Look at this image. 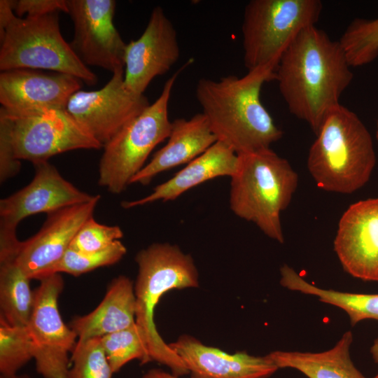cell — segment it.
<instances>
[{
    "label": "cell",
    "mask_w": 378,
    "mask_h": 378,
    "mask_svg": "<svg viewBox=\"0 0 378 378\" xmlns=\"http://www.w3.org/2000/svg\"><path fill=\"white\" fill-rule=\"evenodd\" d=\"M339 41L309 26L281 57L275 71L289 111L305 121L316 134L327 115L340 104L354 78Z\"/></svg>",
    "instance_id": "obj_1"
},
{
    "label": "cell",
    "mask_w": 378,
    "mask_h": 378,
    "mask_svg": "<svg viewBox=\"0 0 378 378\" xmlns=\"http://www.w3.org/2000/svg\"><path fill=\"white\" fill-rule=\"evenodd\" d=\"M272 80L275 72L257 69L241 77L198 80L196 98L217 141L241 155L270 148L282 137L260 100L263 84Z\"/></svg>",
    "instance_id": "obj_2"
},
{
    "label": "cell",
    "mask_w": 378,
    "mask_h": 378,
    "mask_svg": "<svg viewBox=\"0 0 378 378\" xmlns=\"http://www.w3.org/2000/svg\"><path fill=\"white\" fill-rule=\"evenodd\" d=\"M372 136L358 116L342 104L326 118L307 157L317 186L350 194L370 179L376 164Z\"/></svg>",
    "instance_id": "obj_3"
},
{
    "label": "cell",
    "mask_w": 378,
    "mask_h": 378,
    "mask_svg": "<svg viewBox=\"0 0 378 378\" xmlns=\"http://www.w3.org/2000/svg\"><path fill=\"white\" fill-rule=\"evenodd\" d=\"M135 261L138 266L134 284L136 324L148 354L175 376L189 374L183 360L158 332L154 313L160 298L169 290L199 286L194 260L177 245L154 243L139 251Z\"/></svg>",
    "instance_id": "obj_4"
},
{
    "label": "cell",
    "mask_w": 378,
    "mask_h": 378,
    "mask_svg": "<svg viewBox=\"0 0 378 378\" xmlns=\"http://www.w3.org/2000/svg\"><path fill=\"white\" fill-rule=\"evenodd\" d=\"M238 155V169L231 177L230 209L283 244L280 216L297 189V173L271 148Z\"/></svg>",
    "instance_id": "obj_5"
},
{
    "label": "cell",
    "mask_w": 378,
    "mask_h": 378,
    "mask_svg": "<svg viewBox=\"0 0 378 378\" xmlns=\"http://www.w3.org/2000/svg\"><path fill=\"white\" fill-rule=\"evenodd\" d=\"M0 70L31 69L74 76L93 85L98 78L63 38L59 12L19 18L10 0L0 1Z\"/></svg>",
    "instance_id": "obj_6"
},
{
    "label": "cell",
    "mask_w": 378,
    "mask_h": 378,
    "mask_svg": "<svg viewBox=\"0 0 378 378\" xmlns=\"http://www.w3.org/2000/svg\"><path fill=\"white\" fill-rule=\"evenodd\" d=\"M319 0H251L241 24L244 63L248 71L275 72L284 53L305 28L318 21Z\"/></svg>",
    "instance_id": "obj_7"
},
{
    "label": "cell",
    "mask_w": 378,
    "mask_h": 378,
    "mask_svg": "<svg viewBox=\"0 0 378 378\" xmlns=\"http://www.w3.org/2000/svg\"><path fill=\"white\" fill-rule=\"evenodd\" d=\"M181 69L165 82L158 99L104 145L98 183L110 192H122L143 169L153 150L169 136V102Z\"/></svg>",
    "instance_id": "obj_8"
},
{
    "label": "cell",
    "mask_w": 378,
    "mask_h": 378,
    "mask_svg": "<svg viewBox=\"0 0 378 378\" xmlns=\"http://www.w3.org/2000/svg\"><path fill=\"white\" fill-rule=\"evenodd\" d=\"M34 305L27 324L34 347L36 370L43 378H67L69 354L78 340L76 332L66 326L59 311L58 301L64 288L59 273L38 279Z\"/></svg>",
    "instance_id": "obj_9"
},
{
    "label": "cell",
    "mask_w": 378,
    "mask_h": 378,
    "mask_svg": "<svg viewBox=\"0 0 378 378\" xmlns=\"http://www.w3.org/2000/svg\"><path fill=\"white\" fill-rule=\"evenodd\" d=\"M149 105L144 94H136L127 88L124 69H121L113 73L99 90L76 92L66 110L104 146Z\"/></svg>",
    "instance_id": "obj_10"
},
{
    "label": "cell",
    "mask_w": 378,
    "mask_h": 378,
    "mask_svg": "<svg viewBox=\"0 0 378 378\" xmlns=\"http://www.w3.org/2000/svg\"><path fill=\"white\" fill-rule=\"evenodd\" d=\"M7 115L11 122L15 155L19 160L34 164L69 150L103 148L66 109L24 117Z\"/></svg>",
    "instance_id": "obj_11"
},
{
    "label": "cell",
    "mask_w": 378,
    "mask_h": 378,
    "mask_svg": "<svg viewBox=\"0 0 378 378\" xmlns=\"http://www.w3.org/2000/svg\"><path fill=\"white\" fill-rule=\"evenodd\" d=\"M67 7L74 29L69 44L78 59L112 74L124 69L127 43L113 23L116 1L67 0Z\"/></svg>",
    "instance_id": "obj_12"
},
{
    "label": "cell",
    "mask_w": 378,
    "mask_h": 378,
    "mask_svg": "<svg viewBox=\"0 0 378 378\" xmlns=\"http://www.w3.org/2000/svg\"><path fill=\"white\" fill-rule=\"evenodd\" d=\"M82 80L63 73L15 69L0 74V103L11 117H24L66 109Z\"/></svg>",
    "instance_id": "obj_13"
},
{
    "label": "cell",
    "mask_w": 378,
    "mask_h": 378,
    "mask_svg": "<svg viewBox=\"0 0 378 378\" xmlns=\"http://www.w3.org/2000/svg\"><path fill=\"white\" fill-rule=\"evenodd\" d=\"M176 30L160 6L153 8L140 37L127 43L124 81L132 92L144 94L150 82L178 61Z\"/></svg>",
    "instance_id": "obj_14"
},
{
    "label": "cell",
    "mask_w": 378,
    "mask_h": 378,
    "mask_svg": "<svg viewBox=\"0 0 378 378\" xmlns=\"http://www.w3.org/2000/svg\"><path fill=\"white\" fill-rule=\"evenodd\" d=\"M33 164L35 173L31 182L0 200V228L16 230L28 216L48 214L94 198L96 195L83 192L66 180L48 161Z\"/></svg>",
    "instance_id": "obj_15"
},
{
    "label": "cell",
    "mask_w": 378,
    "mask_h": 378,
    "mask_svg": "<svg viewBox=\"0 0 378 378\" xmlns=\"http://www.w3.org/2000/svg\"><path fill=\"white\" fill-rule=\"evenodd\" d=\"M100 200L69 206L47 214L41 229L20 241L17 262L27 276L39 279L57 262L69 248L75 235L90 217Z\"/></svg>",
    "instance_id": "obj_16"
},
{
    "label": "cell",
    "mask_w": 378,
    "mask_h": 378,
    "mask_svg": "<svg viewBox=\"0 0 378 378\" xmlns=\"http://www.w3.org/2000/svg\"><path fill=\"white\" fill-rule=\"evenodd\" d=\"M334 250L346 272L378 282V197L358 201L344 211Z\"/></svg>",
    "instance_id": "obj_17"
},
{
    "label": "cell",
    "mask_w": 378,
    "mask_h": 378,
    "mask_svg": "<svg viewBox=\"0 0 378 378\" xmlns=\"http://www.w3.org/2000/svg\"><path fill=\"white\" fill-rule=\"evenodd\" d=\"M169 345L184 362L190 378H268L279 370L267 355L227 354L190 335Z\"/></svg>",
    "instance_id": "obj_18"
},
{
    "label": "cell",
    "mask_w": 378,
    "mask_h": 378,
    "mask_svg": "<svg viewBox=\"0 0 378 378\" xmlns=\"http://www.w3.org/2000/svg\"><path fill=\"white\" fill-rule=\"evenodd\" d=\"M167 144L132 179L131 183L148 184L160 173L188 164L204 153L217 139L202 113L172 121Z\"/></svg>",
    "instance_id": "obj_19"
},
{
    "label": "cell",
    "mask_w": 378,
    "mask_h": 378,
    "mask_svg": "<svg viewBox=\"0 0 378 378\" xmlns=\"http://www.w3.org/2000/svg\"><path fill=\"white\" fill-rule=\"evenodd\" d=\"M238 165L239 155L225 144L217 141L170 179L155 186L149 195L139 200L123 202L122 206L130 209L157 201L174 200L207 181L227 176L231 178Z\"/></svg>",
    "instance_id": "obj_20"
},
{
    "label": "cell",
    "mask_w": 378,
    "mask_h": 378,
    "mask_svg": "<svg viewBox=\"0 0 378 378\" xmlns=\"http://www.w3.org/2000/svg\"><path fill=\"white\" fill-rule=\"evenodd\" d=\"M136 324L134 286L130 278L118 276L110 283L104 298L91 312L76 316L69 326L78 340L100 338Z\"/></svg>",
    "instance_id": "obj_21"
},
{
    "label": "cell",
    "mask_w": 378,
    "mask_h": 378,
    "mask_svg": "<svg viewBox=\"0 0 378 378\" xmlns=\"http://www.w3.org/2000/svg\"><path fill=\"white\" fill-rule=\"evenodd\" d=\"M351 331L345 332L335 345L321 352L274 351L267 354L279 369L292 368L308 378H367L350 357Z\"/></svg>",
    "instance_id": "obj_22"
},
{
    "label": "cell",
    "mask_w": 378,
    "mask_h": 378,
    "mask_svg": "<svg viewBox=\"0 0 378 378\" xmlns=\"http://www.w3.org/2000/svg\"><path fill=\"white\" fill-rule=\"evenodd\" d=\"M18 248L0 249V317L12 326H27L34 292L17 262Z\"/></svg>",
    "instance_id": "obj_23"
},
{
    "label": "cell",
    "mask_w": 378,
    "mask_h": 378,
    "mask_svg": "<svg viewBox=\"0 0 378 378\" xmlns=\"http://www.w3.org/2000/svg\"><path fill=\"white\" fill-rule=\"evenodd\" d=\"M280 274L283 287L316 296L321 302L342 309L348 314L351 326L366 319L378 321V294L323 289L307 282L286 264L280 268Z\"/></svg>",
    "instance_id": "obj_24"
},
{
    "label": "cell",
    "mask_w": 378,
    "mask_h": 378,
    "mask_svg": "<svg viewBox=\"0 0 378 378\" xmlns=\"http://www.w3.org/2000/svg\"><path fill=\"white\" fill-rule=\"evenodd\" d=\"M339 42L351 67L372 62L378 57V18L354 19Z\"/></svg>",
    "instance_id": "obj_25"
},
{
    "label": "cell",
    "mask_w": 378,
    "mask_h": 378,
    "mask_svg": "<svg viewBox=\"0 0 378 378\" xmlns=\"http://www.w3.org/2000/svg\"><path fill=\"white\" fill-rule=\"evenodd\" d=\"M34 343L27 326H12L0 317V373L11 377L31 359Z\"/></svg>",
    "instance_id": "obj_26"
},
{
    "label": "cell",
    "mask_w": 378,
    "mask_h": 378,
    "mask_svg": "<svg viewBox=\"0 0 378 378\" xmlns=\"http://www.w3.org/2000/svg\"><path fill=\"white\" fill-rule=\"evenodd\" d=\"M100 341L113 373L133 360L143 365L152 361L136 324L104 335Z\"/></svg>",
    "instance_id": "obj_27"
},
{
    "label": "cell",
    "mask_w": 378,
    "mask_h": 378,
    "mask_svg": "<svg viewBox=\"0 0 378 378\" xmlns=\"http://www.w3.org/2000/svg\"><path fill=\"white\" fill-rule=\"evenodd\" d=\"M126 253L127 248L120 240L94 253H80L69 248L45 276L64 272L77 276L99 267L113 265L120 260Z\"/></svg>",
    "instance_id": "obj_28"
},
{
    "label": "cell",
    "mask_w": 378,
    "mask_h": 378,
    "mask_svg": "<svg viewBox=\"0 0 378 378\" xmlns=\"http://www.w3.org/2000/svg\"><path fill=\"white\" fill-rule=\"evenodd\" d=\"M71 354L67 378H112L100 338L78 340Z\"/></svg>",
    "instance_id": "obj_29"
},
{
    "label": "cell",
    "mask_w": 378,
    "mask_h": 378,
    "mask_svg": "<svg viewBox=\"0 0 378 378\" xmlns=\"http://www.w3.org/2000/svg\"><path fill=\"white\" fill-rule=\"evenodd\" d=\"M122 237L120 227L101 224L92 216L79 229L69 248L80 253H94L106 248Z\"/></svg>",
    "instance_id": "obj_30"
},
{
    "label": "cell",
    "mask_w": 378,
    "mask_h": 378,
    "mask_svg": "<svg viewBox=\"0 0 378 378\" xmlns=\"http://www.w3.org/2000/svg\"><path fill=\"white\" fill-rule=\"evenodd\" d=\"M20 160L15 158L10 118L0 109V182L4 183L20 170Z\"/></svg>",
    "instance_id": "obj_31"
},
{
    "label": "cell",
    "mask_w": 378,
    "mask_h": 378,
    "mask_svg": "<svg viewBox=\"0 0 378 378\" xmlns=\"http://www.w3.org/2000/svg\"><path fill=\"white\" fill-rule=\"evenodd\" d=\"M14 13L19 18L39 17L55 12H68L66 0H10Z\"/></svg>",
    "instance_id": "obj_32"
},
{
    "label": "cell",
    "mask_w": 378,
    "mask_h": 378,
    "mask_svg": "<svg viewBox=\"0 0 378 378\" xmlns=\"http://www.w3.org/2000/svg\"><path fill=\"white\" fill-rule=\"evenodd\" d=\"M142 378H180L173 374L164 372L160 369H151L147 371Z\"/></svg>",
    "instance_id": "obj_33"
},
{
    "label": "cell",
    "mask_w": 378,
    "mask_h": 378,
    "mask_svg": "<svg viewBox=\"0 0 378 378\" xmlns=\"http://www.w3.org/2000/svg\"><path fill=\"white\" fill-rule=\"evenodd\" d=\"M370 351L374 361L378 365V337L374 340ZM372 378H378V372Z\"/></svg>",
    "instance_id": "obj_34"
},
{
    "label": "cell",
    "mask_w": 378,
    "mask_h": 378,
    "mask_svg": "<svg viewBox=\"0 0 378 378\" xmlns=\"http://www.w3.org/2000/svg\"><path fill=\"white\" fill-rule=\"evenodd\" d=\"M0 378H31L27 374H16L11 377H4V376H0Z\"/></svg>",
    "instance_id": "obj_35"
},
{
    "label": "cell",
    "mask_w": 378,
    "mask_h": 378,
    "mask_svg": "<svg viewBox=\"0 0 378 378\" xmlns=\"http://www.w3.org/2000/svg\"><path fill=\"white\" fill-rule=\"evenodd\" d=\"M376 139H377V143H378V119H377V121Z\"/></svg>",
    "instance_id": "obj_36"
}]
</instances>
